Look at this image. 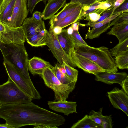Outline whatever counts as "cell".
Masks as SVG:
<instances>
[{
	"label": "cell",
	"mask_w": 128,
	"mask_h": 128,
	"mask_svg": "<svg viewBox=\"0 0 128 128\" xmlns=\"http://www.w3.org/2000/svg\"><path fill=\"white\" fill-rule=\"evenodd\" d=\"M116 0H106L101 1L99 5V8L103 10V11L113 8Z\"/></svg>",
	"instance_id": "34"
},
{
	"label": "cell",
	"mask_w": 128,
	"mask_h": 128,
	"mask_svg": "<svg viewBox=\"0 0 128 128\" xmlns=\"http://www.w3.org/2000/svg\"><path fill=\"white\" fill-rule=\"evenodd\" d=\"M109 51L112 56L115 57L128 52V38L123 41L119 42Z\"/></svg>",
	"instance_id": "25"
},
{
	"label": "cell",
	"mask_w": 128,
	"mask_h": 128,
	"mask_svg": "<svg viewBox=\"0 0 128 128\" xmlns=\"http://www.w3.org/2000/svg\"><path fill=\"white\" fill-rule=\"evenodd\" d=\"M126 72H104L95 75L96 80L111 84L114 83L120 84L122 81L128 76Z\"/></svg>",
	"instance_id": "14"
},
{
	"label": "cell",
	"mask_w": 128,
	"mask_h": 128,
	"mask_svg": "<svg viewBox=\"0 0 128 128\" xmlns=\"http://www.w3.org/2000/svg\"><path fill=\"white\" fill-rule=\"evenodd\" d=\"M122 89L128 95V76L122 80L120 84Z\"/></svg>",
	"instance_id": "40"
},
{
	"label": "cell",
	"mask_w": 128,
	"mask_h": 128,
	"mask_svg": "<svg viewBox=\"0 0 128 128\" xmlns=\"http://www.w3.org/2000/svg\"><path fill=\"white\" fill-rule=\"evenodd\" d=\"M81 3L70 2L66 4L63 8L59 12L54 16L50 19L49 32H52L55 25L76 9Z\"/></svg>",
	"instance_id": "15"
},
{
	"label": "cell",
	"mask_w": 128,
	"mask_h": 128,
	"mask_svg": "<svg viewBox=\"0 0 128 128\" xmlns=\"http://www.w3.org/2000/svg\"><path fill=\"white\" fill-rule=\"evenodd\" d=\"M56 35L62 48L72 59L71 54L75 46L67 32V29L63 28L60 33Z\"/></svg>",
	"instance_id": "18"
},
{
	"label": "cell",
	"mask_w": 128,
	"mask_h": 128,
	"mask_svg": "<svg viewBox=\"0 0 128 128\" xmlns=\"http://www.w3.org/2000/svg\"><path fill=\"white\" fill-rule=\"evenodd\" d=\"M41 15L42 13L40 12L36 11L33 14L32 18L37 21L41 22L42 21Z\"/></svg>",
	"instance_id": "41"
},
{
	"label": "cell",
	"mask_w": 128,
	"mask_h": 128,
	"mask_svg": "<svg viewBox=\"0 0 128 128\" xmlns=\"http://www.w3.org/2000/svg\"></svg>",
	"instance_id": "51"
},
{
	"label": "cell",
	"mask_w": 128,
	"mask_h": 128,
	"mask_svg": "<svg viewBox=\"0 0 128 128\" xmlns=\"http://www.w3.org/2000/svg\"><path fill=\"white\" fill-rule=\"evenodd\" d=\"M11 0H3L0 6V15L3 12Z\"/></svg>",
	"instance_id": "42"
},
{
	"label": "cell",
	"mask_w": 128,
	"mask_h": 128,
	"mask_svg": "<svg viewBox=\"0 0 128 128\" xmlns=\"http://www.w3.org/2000/svg\"><path fill=\"white\" fill-rule=\"evenodd\" d=\"M71 57L76 67L81 69L86 72L95 75L104 72L94 62L75 53L74 50L71 53Z\"/></svg>",
	"instance_id": "11"
},
{
	"label": "cell",
	"mask_w": 128,
	"mask_h": 128,
	"mask_svg": "<svg viewBox=\"0 0 128 128\" xmlns=\"http://www.w3.org/2000/svg\"><path fill=\"white\" fill-rule=\"evenodd\" d=\"M128 22V12L121 13L110 22V26H112Z\"/></svg>",
	"instance_id": "32"
},
{
	"label": "cell",
	"mask_w": 128,
	"mask_h": 128,
	"mask_svg": "<svg viewBox=\"0 0 128 128\" xmlns=\"http://www.w3.org/2000/svg\"><path fill=\"white\" fill-rule=\"evenodd\" d=\"M73 30H78L79 26H85V24H83L80 23L79 22H74L71 25Z\"/></svg>",
	"instance_id": "43"
},
{
	"label": "cell",
	"mask_w": 128,
	"mask_h": 128,
	"mask_svg": "<svg viewBox=\"0 0 128 128\" xmlns=\"http://www.w3.org/2000/svg\"><path fill=\"white\" fill-rule=\"evenodd\" d=\"M107 34L115 36L119 42L123 41L128 38V22L114 25Z\"/></svg>",
	"instance_id": "20"
},
{
	"label": "cell",
	"mask_w": 128,
	"mask_h": 128,
	"mask_svg": "<svg viewBox=\"0 0 128 128\" xmlns=\"http://www.w3.org/2000/svg\"><path fill=\"white\" fill-rule=\"evenodd\" d=\"M125 12H128V0H125L113 12L112 15Z\"/></svg>",
	"instance_id": "35"
},
{
	"label": "cell",
	"mask_w": 128,
	"mask_h": 128,
	"mask_svg": "<svg viewBox=\"0 0 128 128\" xmlns=\"http://www.w3.org/2000/svg\"><path fill=\"white\" fill-rule=\"evenodd\" d=\"M53 67L49 62L36 56H34L28 60V70L33 75H40L46 68H52Z\"/></svg>",
	"instance_id": "16"
},
{
	"label": "cell",
	"mask_w": 128,
	"mask_h": 128,
	"mask_svg": "<svg viewBox=\"0 0 128 128\" xmlns=\"http://www.w3.org/2000/svg\"><path fill=\"white\" fill-rule=\"evenodd\" d=\"M62 29L60 27L56 26L54 28L52 31L50 32H52L54 34H58L61 33Z\"/></svg>",
	"instance_id": "44"
},
{
	"label": "cell",
	"mask_w": 128,
	"mask_h": 128,
	"mask_svg": "<svg viewBox=\"0 0 128 128\" xmlns=\"http://www.w3.org/2000/svg\"><path fill=\"white\" fill-rule=\"evenodd\" d=\"M115 62L119 69H128V52L119 55L114 58Z\"/></svg>",
	"instance_id": "28"
},
{
	"label": "cell",
	"mask_w": 128,
	"mask_h": 128,
	"mask_svg": "<svg viewBox=\"0 0 128 128\" xmlns=\"http://www.w3.org/2000/svg\"><path fill=\"white\" fill-rule=\"evenodd\" d=\"M46 44L60 64H62L64 61L73 68L76 67L72 60L62 48L56 35L52 32L48 30L46 33Z\"/></svg>",
	"instance_id": "8"
},
{
	"label": "cell",
	"mask_w": 128,
	"mask_h": 128,
	"mask_svg": "<svg viewBox=\"0 0 128 128\" xmlns=\"http://www.w3.org/2000/svg\"><path fill=\"white\" fill-rule=\"evenodd\" d=\"M4 65L10 78L32 100L40 99L41 96L31 80L26 78L19 70L8 62L4 61Z\"/></svg>",
	"instance_id": "4"
},
{
	"label": "cell",
	"mask_w": 128,
	"mask_h": 128,
	"mask_svg": "<svg viewBox=\"0 0 128 128\" xmlns=\"http://www.w3.org/2000/svg\"><path fill=\"white\" fill-rule=\"evenodd\" d=\"M103 12V10L99 8L96 11L88 14L84 20L89 22L85 24V26H90L94 23L99 19Z\"/></svg>",
	"instance_id": "29"
},
{
	"label": "cell",
	"mask_w": 128,
	"mask_h": 128,
	"mask_svg": "<svg viewBox=\"0 0 128 128\" xmlns=\"http://www.w3.org/2000/svg\"><path fill=\"white\" fill-rule=\"evenodd\" d=\"M97 2L96 0H70V2H78L82 4L90 5Z\"/></svg>",
	"instance_id": "39"
},
{
	"label": "cell",
	"mask_w": 128,
	"mask_h": 128,
	"mask_svg": "<svg viewBox=\"0 0 128 128\" xmlns=\"http://www.w3.org/2000/svg\"><path fill=\"white\" fill-rule=\"evenodd\" d=\"M32 100L9 78L6 82L0 85V103L2 105L24 103Z\"/></svg>",
	"instance_id": "5"
},
{
	"label": "cell",
	"mask_w": 128,
	"mask_h": 128,
	"mask_svg": "<svg viewBox=\"0 0 128 128\" xmlns=\"http://www.w3.org/2000/svg\"><path fill=\"white\" fill-rule=\"evenodd\" d=\"M2 104L0 103V106H2Z\"/></svg>",
	"instance_id": "50"
},
{
	"label": "cell",
	"mask_w": 128,
	"mask_h": 128,
	"mask_svg": "<svg viewBox=\"0 0 128 128\" xmlns=\"http://www.w3.org/2000/svg\"><path fill=\"white\" fill-rule=\"evenodd\" d=\"M113 11L114 8H113L110 10L104 11L102 13L99 19L95 23L102 22L110 16L112 15Z\"/></svg>",
	"instance_id": "38"
},
{
	"label": "cell",
	"mask_w": 128,
	"mask_h": 128,
	"mask_svg": "<svg viewBox=\"0 0 128 128\" xmlns=\"http://www.w3.org/2000/svg\"><path fill=\"white\" fill-rule=\"evenodd\" d=\"M101 2H98L90 5L82 4L78 18V22L84 19L89 13L94 12L99 8Z\"/></svg>",
	"instance_id": "26"
},
{
	"label": "cell",
	"mask_w": 128,
	"mask_h": 128,
	"mask_svg": "<svg viewBox=\"0 0 128 128\" xmlns=\"http://www.w3.org/2000/svg\"><path fill=\"white\" fill-rule=\"evenodd\" d=\"M45 29L29 38L26 40L32 46L38 47L46 45V33Z\"/></svg>",
	"instance_id": "21"
},
{
	"label": "cell",
	"mask_w": 128,
	"mask_h": 128,
	"mask_svg": "<svg viewBox=\"0 0 128 128\" xmlns=\"http://www.w3.org/2000/svg\"><path fill=\"white\" fill-rule=\"evenodd\" d=\"M110 101L114 108L120 110L128 116V95L116 87L107 92Z\"/></svg>",
	"instance_id": "10"
},
{
	"label": "cell",
	"mask_w": 128,
	"mask_h": 128,
	"mask_svg": "<svg viewBox=\"0 0 128 128\" xmlns=\"http://www.w3.org/2000/svg\"><path fill=\"white\" fill-rule=\"evenodd\" d=\"M110 22L106 24L104 22L102 21L93 24L90 26L92 27V29L89 30L86 34V38L91 39L98 37L110 27Z\"/></svg>",
	"instance_id": "19"
},
{
	"label": "cell",
	"mask_w": 128,
	"mask_h": 128,
	"mask_svg": "<svg viewBox=\"0 0 128 128\" xmlns=\"http://www.w3.org/2000/svg\"><path fill=\"white\" fill-rule=\"evenodd\" d=\"M51 69L60 82L67 86L72 92L75 87L76 82L72 81L68 76L62 73L57 64H56L53 68Z\"/></svg>",
	"instance_id": "22"
},
{
	"label": "cell",
	"mask_w": 128,
	"mask_h": 128,
	"mask_svg": "<svg viewBox=\"0 0 128 128\" xmlns=\"http://www.w3.org/2000/svg\"><path fill=\"white\" fill-rule=\"evenodd\" d=\"M26 40L22 27H10L0 20V42L4 44H24Z\"/></svg>",
	"instance_id": "7"
},
{
	"label": "cell",
	"mask_w": 128,
	"mask_h": 128,
	"mask_svg": "<svg viewBox=\"0 0 128 128\" xmlns=\"http://www.w3.org/2000/svg\"><path fill=\"white\" fill-rule=\"evenodd\" d=\"M66 0H49L42 13L44 20H50L59 10L63 7Z\"/></svg>",
	"instance_id": "17"
},
{
	"label": "cell",
	"mask_w": 128,
	"mask_h": 128,
	"mask_svg": "<svg viewBox=\"0 0 128 128\" xmlns=\"http://www.w3.org/2000/svg\"><path fill=\"white\" fill-rule=\"evenodd\" d=\"M102 128H112V115L102 116L101 118Z\"/></svg>",
	"instance_id": "36"
},
{
	"label": "cell",
	"mask_w": 128,
	"mask_h": 128,
	"mask_svg": "<svg viewBox=\"0 0 128 128\" xmlns=\"http://www.w3.org/2000/svg\"><path fill=\"white\" fill-rule=\"evenodd\" d=\"M27 7V0H16L7 25L15 28L21 26L28 14L29 10Z\"/></svg>",
	"instance_id": "9"
},
{
	"label": "cell",
	"mask_w": 128,
	"mask_h": 128,
	"mask_svg": "<svg viewBox=\"0 0 128 128\" xmlns=\"http://www.w3.org/2000/svg\"><path fill=\"white\" fill-rule=\"evenodd\" d=\"M96 0L97 2H101V1H103L105 0Z\"/></svg>",
	"instance_id": "48"
},
{
	"label": "cell",
	"mask_w": 128,
	"mask_h": 128,
	"mask_svg": "<svg viewBox=\"0 0 128 128\" xmlns=\"http://www.w3.org/2000/svg\"><path fill=\"white\" fill-rule=\"evenodd\" d=\"M45 85L54 92L55 100L65 101L72 92L58 80L51 68H46L40 75Z\"/></svg>",
	"instance_id": "6"
},
{
	"label": "cell",
	"mask_w": 128,
	"mask_h": 128,
	"mask_svg": "<svg viewBox=\"0 0 128 128\" xmlns=\"http://www.w3.org/2000/svg\"><path fill=\"white\" fill-rule=\"evenodd\" d=\"M74 45L75 48L81 46H88L80 34L78 30H73L72 34L69 35Z\"/></svg>",
	"instance_id": "31"
},
{
	"label": "cell",
	"mask_w": 128,
	"mask_h": 128,
	"mask_svg": "<svg viewBox=\"0 0 128 128\" xmlns=\"http://www.w3.org/2000/svg\"><path fill=\"white\" fill-rule=\"evenodd\" d=\"M0 50L4 61L15 66L26 78L31 80L28 67V55L24 44L0 42Z\"/></svg>",
	"instance_id": "3"
},
{
	"label": "cell",
	"mask_w": 128,
	"mask_h": 128,
	"mask_svg": "<svg viewBox=\"0 0 128 128\" xmlns=\"http://www.w3.org/2000/svg\"><path fill=\"white\" fill-rule=\"evenodd\" d=\"M48 104L50 109L57 112L63 113L66 116L74 112L77 113L76 102L66 100L49 101L48 102Z\"/></svg>",
	"instance_id": "13"
},
{
	"label": "cell",
	"mask_w": 128,
	"mask_h": 128,
	"mask_svg": "<svg viewBox=\"0 0 128 128\" xmlns=\"http://www.w3.org/2000/svg\"><path fill=\"white\" fill-rule=\"evenodd\" d=\"M0 128H12L6 123L5 124H0Z\"/></svg>",
	"instance_id": "46"
},
{
	"label": "cell",
	"mask_w": 128,
	"mask_h": 128,
	"mask_svg": "<svg viewBox=\"0 0 128 128\" xmlns=\"http://www.w3.org/2000/svg\"><path fill=\"white\" fill-rule=\"evenodd\" d=\"M0 118L12 128L32 125L34 128H57L63 124L62 116L41 108L32 102L2 104Z\"/></svg>",
	"instance_id": "1"
},
{
	"label": "cell",
	"mask_w": 128,
	"mask_h": 128,
	"mask_svg": "<svg viewBox=\"0 0 128 128\" xmlns=\"http://www.w3.org/2000/svg\"><path fill=\"white\" fill-rule=\"evenodd\" d=\"M102 108H100L99 111L96 112L92 110L90 112L88 116L89 117L96 123L102 126L101 118L103 116L102 114Z\"/></svg>",
	"instance_id": "33"
},
{
	"label": "cell",
	"mask_w": 128,
	"mask_h": 128,
	"mask_svg": "<svg viewBox=\"0 0 128 128\" xmlns=\"http://www.w3.org/2000/svg\"><path fill=\"white\" fill-rule=\"evenodd\" d=\"M24 31L25 40L46 28L43 20L37 21L32 17L26 18L21 26Z\"/></svg>",
	"instance_id": "12"
},
{
	"label": "cell",
	"mask_w": 128,
	"mask_h": 128,
	"mask_svg": "<svg viewBox=\"0 0 128 128\" xmlns=\"http://www.w3.org/2000/svg\"><path fill=\"white\" fill-rule=\"evenodd\" d=\"M3 0H0V6L2 3Z\"/></svg>",
	"instance_id": "49"
},
{
	"label": "cell",
	"mask_w": 128,
	"mask_h": 128,
	"mask_svg": "<svg viewBox=\"0 0 128 128\" xmlns=\"http://www.w3.org/2000/svg\"><path fill=\"white\" fill-rule=\"evenodd\" d=\"M82 4H81L74 11L56 24L62 29L75 22H78V18Z\"/></svg>",
	"instance_id": "23"
},
{
	"label": "cell",
	"mask_w": 128,
	"mask_h": 128,
	"mask_svg": "<svg viewBox=\"0 0 128 128\" xmlns=\"http://www.w3.org/2000/svg\"><path fill=\"white\" fill-rule=\"evenodd\" d=\"M16 0H11L0 15V20L8 25L11 18Z\"/></svg>",
	"instance_id": "27"
},
{
	"label": "cell",
	"mask_w": 128,
	"mask_h": 128,
	"mask_svg": "<svg viewBox=\"0 0 128 128\" xmlns=\"http://www.w3.org/2000/svg\"><path fill=\"white\" fill-rule=\"evenodd\" d=\"M125 0H116L115 2L114 8V11Z\"/></svg>",
	"instance_id": "45"
},
{
	"label": "cell",
	"mask_w": 128,
	"mask_h": 128,
	"mask_svg": "<svg viewBox=\"0 0 128 128\" xmlns=\"http://www.w3.org/2000/svg\"><path fill=\"white\" fill-rule=\"evenodd\" d=\"M67 31L68 34L70 35L72 34L73 31V30L72 29V28L71 26L69 28L67 29Z\"/></svg>",
	"instance_id": "47"
},
{
	"label": "cell",
	"mask_w": 128,
	"mask_h": 128,
	"mask_svg": "<svg viewBox=\"0 0 128 128\" xmlns=\"http://www.w3.org/2000/svg\"><path fill=\"white\" fill-rule=\"evenodd\" d=\"M102 128V126L92 120L88 115L74 124L71 127L75 128Z\"/></svg>",
	"instance_id": "24"
},
{
	"label": "cell",
	"mask_w": 128,
	"mask_h": 128,
	"mask_svg": "<svg viewBox=\"0 0 128 128\" xmlns=\"http://www.w3.org/2000/svg\"><path fill=\"white\" fill-rule=\"evenodd\" d=\"M64 67L68 76L73 81L76 82L78 79V71L63 61L62 64Z\"/></svg>",
	"instance_id": "30"
},
{
	"label": "cell",
	"mask_w": 128,
	"mask_h": 128,
	"mask_svg": "<svg viewBox=\"0 0 128 128\" xmlns=\"http://www.w3.org/2000/svg\"><path fill=\"white\" fill-rule=\"evenodd\" d=\"M74 51L94 62L104 71L116 72L118 71L114 59L106 47L94 48L88 45L79 46L75 47Z\"/></svg>",
	"instance_id": "2"
},
{
	"label": "cell",
	"mask_w": 128,
	"mask_h": 128,
	"mask_svg": "<svg viewBox=\"0 0 128 128\" xmlns=\"http://www.w3.org/2000/svg\"><path fill=\"white\" fill-rule=\"evenodd\" d=\"M47 0H28L27 7L28 8L31 14L36 5L39 2L42 1Z\"/></svg>",
	"instance_id": "37"
}]
</instances>
